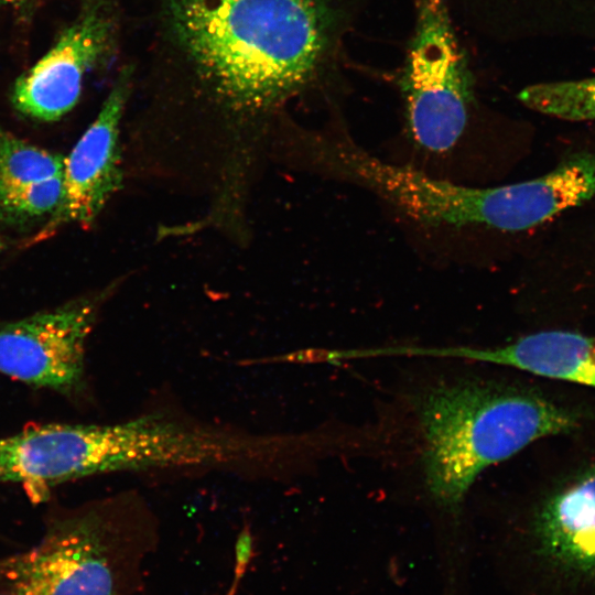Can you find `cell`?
I'll list each match as a JSON object with an SVG mask.
<instances>
[{"instance_id": "obj_18", "label": "cell", "mask_w": 595, "mask_h": 595, "mask_svg": "<svg viewBox=\"0 0 595 595\" xmlns=\"http://www.w3.org/2000/svg\"><path fill=\"white\" fill-rule=\"evenodd\" d=\"M7 248V244L2 236L0 235V253Z\"/></svg>"}, {"instance_id": "obj_14", "label": "cell", "mask_w": 595, "mask_h": 595, "mask_svg": "<svg viewBox=\"0 0 595 595\" xmlns=\"http://www.w3.org/2000/svg\"><path fill=\"white\" fill-rule=\"evenodd\" d=\"M63 174L33 183L0 201V216L13 223L52 215L63 197Z\"/></svg>"}, {"instance_id": "obj_4", "label": "cell", "mask_w": 595, "mask_h": 595, "mask_svg": "<svg viewBox=\"0 0 595 595\" xmlns=\"http://www.w3.org/2000/svg\"><path fill=\"white\" fill-rule=\"evenodd\" d=\"M307 145L320 166L423 225L521 231L567 209L573 201L570 178L556 169L520 183L472 187L385 162L348 139L314 137Z\"/></svg>"}, {"instance_id": "obj_12", "label": "cell", "mask_w": 595, "mask_h": 595, "mask_svg": "<svg viewBox=\"0 0 595 595\" xmlns=\"http://www.w3.org/2000/svg\"><path fill=\"white\" fill-rule=\"evenodd\" d=\"M65 156L0 128V201L64 171Z\"/></svg>"}, {"instance_id": "obj_8", "label": "cell", "mask_w": 595, "mask_h": 595, "mask_svg": "<svg viewBox=\"0 0 595 595\" xmlns=\"http://www.w3.org/2000/svg\"><path fill=\"white\" fill-rule=\"evenodd\" d=\"M119 30L115 0H86L79 15L12 89L14 108L55 121L77 104L86 74L115 51Z\"/></svg>"}, {"instance_id": "obj_16", "label": "cell", "mask_w": 595, "mask_h": 595, "mask_svg": "<svg viewBox=\"0 0 595 595\" xmlns=\"http://www.w3.org/2000/svg\"><path fill=\"white\" fill-rule=\"evenodd\" d=\"M0 595H20L6 571L2 558H0Z\"/></svg>"}, {"instance_id": "obj_11", "label": "cell", "mask_w": 595, "mask_h": 595, "mask_svg": "<svg viewBox=\"0 0 595 595\" xmlns=\"http://www.w3.org/2000/svg\"><path fill=\"white\" fill-rule=\"evenodd\" d=\"M534 529L549 555L595 571V468L552 495L539 510Z\"/></svg>"}, {"instance_id": "obj_3", "label": "cell", "mask_w": 595, "mask_h": 595, "mask_svg": "<svg viewBox=\"0 0 595 595\" xmlns=\"http://www.w3.org/2000/svg\"><path fill=\"white\" fill-rule=\"evenodd\" d=\"M158 521L123 497L53 515L30 549L2 558L20 595H141Z\"/></svg>"}, {"instance_id": "obj_2", "label": "cell", "mask_w": 595, "mask_h": 595, "mask_svg": "<svg viewBox=\"0 0 595 595\" xmlns=\"http://www.w3.org/2000/svg\"><path fill=\"white\" fill-rule=\"evenodd\" d=\"M418 413L424 484L450 511L483 470L575 424L571 413L537 393L484 379L434 386L421 397Z\"/></svg>"}, {"instance_id": "obj_7", "label": "cell", "mask_w": 595, "mask_h": 595, "mask_svg": "<svg viewBox=\"0 0 595 595\" xmlns=\"http://www.w3.org/2000/svg\"><path fill=\"white\" fill-rule=\"evenodd\" d=\"M110 291L0 324V374L63 394L79 391L86 342Z\"/></svg>"}, {"instance_id": "obj_15", "label": "cell", "mask_w": 595, "mask_h": 595, "mask_svg": "<svg viewBox=\"0 0 595 595\" xmlns=\"http://www.w3.org/2000/svg\"><path fill=\"white\" fill-rule=\"evenodd\" d=\"M252 551V536L250 534L249 530H242V532L239 534L236 545V561L238 567L241 565H247Z\"/></svg>"}, {"instance_id": "obj_19", "label": "cell", "mask_w": 595, "mask_h": 595, "mask_svg": "<svg viewBox=\"0 0 595 595\" xmlns=\"http://www.w3.org/2000/svg\"><path fill=\"white\" fill-rule=\"evenodd\" d=\"M24 0H0L1 3H14V2H21Z\"/></svg>"}, {"instance_id": "obj_13", "label": "cell", "mask_w": 595, "mask_h": 595, "mask_svg": "<svg viewBox=\"0 0 595 595\" xmlns=\"http://www.w3.org/2000/svg\"><path fill=\"white\" fill-rule=\"evenodd\" d=\"M518 98L542 113L570 120L592 119L595 117V77L531 85L523 88Z\"/></svg>"}, {"instance_id": "obj_10", "label": "cell", "mask_w": 595, "mask_h": 595, "mask_svg": "<svg viewBox=\"0 0 595 595\" xmlns=\"http://www.w3.org/2000/svg\"><path fill=\"white\" fill-rule=\"evenodd\" d=\"M436 355L508 366L595 388V338L574 332L543 331L497 347H439Z\"/></svg>"}, {"instance_id": "obj_9", "label": "cell", "mask_w": 595, "mask_h": 595, "mask_svg": "<svg viewBox=\"0 0 595 595\" xmlns=\"http://www.w3.org/2000/svg\"><path fill=\"white\" fill-rule=\"evenodd\" d=\"M134 74L133 65L122 67L97 117L65 156L62 201L36 240L48 238L66 224L89 226L122 187L120 130Z\"/></svg>"}, {"instance_id": "obj_5", "label": "cell", "mask_w": 595, "mask_h": 595, "mask_svg": "<svg viewBox=\"0 0 595 595\" xmlns=\"http://www.w3.org/2000/svg\"><path fill=\"white\" fill-rule=\"evenodd\" d=\"M414 29L401 78L413 141L442 153L462 137L474 99L473 78L447 0H412Z\"/></svg>"}, {"instance_id": "obj_6", "label": "cell", "mask_w": 595, "mask_h": 595, "mask_svg": "<svg viewBox=\"0 0 595 595\" xmlns=\"http://www.w3.org/2000/svg\"><path fill=\"white\" fill-rule=\"evenodd\" d=\"M142 443L134 420L40 424L0 437V484L46 488L82 477L139 470Z\"/></svg>"}, {"instance_id": "obj_17", "label": "cell", "mask_w": 595, "mask_h": 595, "mask_svg": "<svg viewBox=\"0 0 595 595\" xmlns=\"http://www.w3.org/2000/svg\"><path fill=\"white\" fill-rule=\"evenodd\" d=\"M468 1L476 3V6H479V4L484 3V6H485L484 9L485 8L487 9V6H489V4H493L491 9H494V8L497 9V6L501 4L500 9H502V7H505V4H508V3L513 6V4H518V3L522 4V3L530 2V4H531V3H534L537 1L540 2V0H468ZM542 1L544 2V0H542ZM561 1H563V0H561Z\"/></svg>"}, {"instance_id": "obj_1", "label": "cell", "mask_w": 595, "mask_h": 595, "mask_svg": "<svg viewBox=\"0 0 595 595\" xmlns=\"http://www.w3.org/2000/svg\"><path fill=\"white\" fill-rule=\"evenodd\" d=\"M159 94L228 138L262 136L320 78L335 0H153Z\"/></svg>"}]
</instances>
